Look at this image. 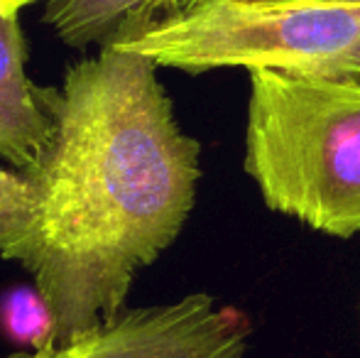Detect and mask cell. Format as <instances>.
<instances>
[{
  "instance_id": "cell-1",
  "label": "cell",
  "mask_w": 360,
  "mask_h": 358,
  "mask_svg": "<svg viewBox=\"0 0 360 358\" xmlns=\"http://www.w3.org/2000/svg\"><path fill=\"white\" fill-rule=\"evenodd\" d=\"M150 57L101 47L44 87L52 135L27 172L34 216L3 260L20 263L57 319L54 346L128 309L138 272L189 219L201 145L179 128Z\"/></svg>"
},
{
  "instance_id": "cell-2",
  "label": "cell",
  "mask_w": 360,
  "mask_h": 358,
  "mask_svg": "<svg viewBox=\"0 0 360 358\" xmlns=\"http://www.w3.org/2000/svg\"><path fill=\"white\" fill-rule=\"evenodd\" d=\"M243 167L267 209L336 238L360 234V84L250 72Z\"/></svg>"
},
{
  "instance_id": "cell-3",
  "label": "cell",
  "mask_w": 360,
  "mask_h": 358,
  "mask_svg": "<svg viewBox=\"0 0 360 358\" xmlns=\"http://www.w3.org/2000/svg\"><path fill=\"white\" fill-rule=\"evenodd\" d=\"M110 47L186 74L243 67L360 84V5L206 0Z\"/></svg>"
},
{
  "instance_id": "cell-4",
  "label": "cell",
  "mask_w": 360,
  "mask_h": 358,
  "mask_svg": "<svg viewBox=\"0 0 360 358\" xmlns=\"http://www.w3.org/2000/svg\"><path fill=\"white\" fill-rule=\"evenodd\" d=\"M250 324L206 292L162 305L128 307L103 329L64 346L8 358H245Z\"/></svg>"
},
{
  "instance_id": "cell-5",
  "label": "cell",
  "mask_w": 360,
  "mask_h": 358,
  "mask_svg": "<svg viewBox=\"0 0 360 358\" xmlns=\"http://www.w3.org/2000/svg\"><path fill=\"white\" fill-rule=\"evenodd\" d=\"M27 42L18 15L0 13V160L27 174L52 135L44 87L25 72Z\"/></svg>"
},
{
  "instance_id": "cell-6",
  "label": "cell",
  "mask_w": 360,
  "mask_h": 358,
  "mask_svg": "<svg viewBox=\"0 0 360 358\" xmlns=\"http://www.w3.org/2000/svg\"><path fill=\"white\" fill-rule=\"evenodd\" d=\"M206 0H47L44 25L72 49L125 44Z\"/></svg>"
},
{
  "instance_id": "cell-7",
  "label": "cell",
  "mask_w": 360,
  "mask_h": 358,
  "mask_svg": "<svg viewBox=\"0 0 360 358\" xmlns=\"http://www.w3.org/2000/svg\"><path fill=\"white\" fill-rule=\"evenodd\" d=\"M0 329L25 351H42L54 346L57 319L34 282L10 287L0 295Z\"/></svg>"
},
{
  "instance_id": "cell-8",
  "label": "cell",
  "mask_w": 360,
  "mask_h": 358,
  "mask_svg": "<svg viewBox=\"0 0 360 358\" xmlns=\"http://www.w3.org/2000/svg\"><path fill=\"white\" fill-rule=\"evenodd\" d=\"M34 216V189L25 172L0 165V258L27 236Z\"/></svg>"
},
{
  "instance_id": "cell-9",
  "label": "cell",
  "mask_w": 360,
  "mask_h": 358,
  "mask_svg": "<svg viewBox=\"0 0 360 358\" xmlns=\"http://www.w3.org/2000/svg\"><path fill=\"white\" fill-rule=\"evenodd\" d=\"M30 3H37V0H0V13L18 15L20 10H22L25 5H30Z\"/></svg>"
},
{
  "instance_id": "cell-10",
  "label": "cell",
  "mask_w": 360,
  "mask_h": 358,
  "mask_svg": "<svg viewBox=\"0 0 360 358\" xmlns=\"http://www.w3.org/2000/svg\"><path fill=\"white\" fill-rule=\"evenodd\" d=\"M252 3H331V5H360V0H252Z\"/></svg>"
}]
</instances>
